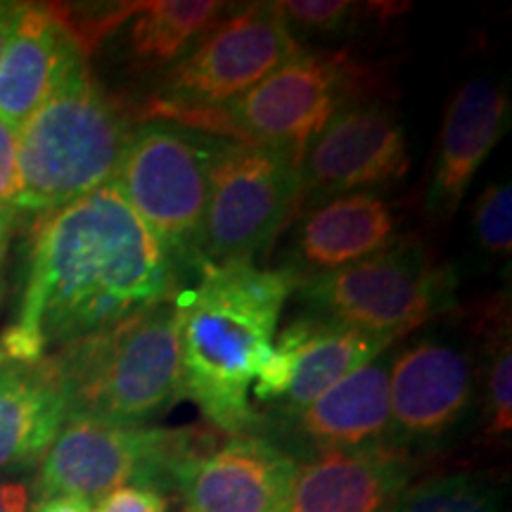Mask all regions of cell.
<instances>
[{
  "label": "cell",
  "mask_w": 512,
  "mask_h": 512,
  "mask_svg": "<svg viewBox=\"0 0 512 512\" xmlns=\"http://www.w3.org/2000/svg\"><path fill=\"white\" fill-rule=\"evenodd\" d=\"M294 41L297 38H335L349 34L363 15L377 5H358L349 0H287L278 3Z\"/></svg>",
  "instance_id": "cell-24"
},
{
  "label": "cell",
  "mask_w": 512,
  "mask_h": 512,
  "mask_svg": "<svg viewBox=\"0 0 512 512\" xmlns=\"http://www.w3.org/2000/svg\"><path fill=\"white\" fill-rule=\"evenodd\" d=\"M178 268L112 183L46 214L0 358L38 363L178 294Z\"/></svg>",
  "instance_id": "cell-1"
},
{
  "label": "cell",
  "mask_w": 512,
  "mask_h": 512,
  "mask_svg": "<svg viewBox=\"0 0 512 512\" xmlns=\"http://www.w3.org/2000/svg\"><path fill=\"white\" fill-rule=\"evenodd\" d=\"M510 124V95L491 76L463 83L448 102L432 159L425 207L437 221H451Z\"/></svg>",
  "instance_id": "cell-14"
},
{
  "label": "cell",
  "mask_w": 512,
  "mask_h": 512,
  "mask_svg": "<svg viewBox=\"0 0 512 512\" xmlns=\"http://www.w3.org/2000/svg\"><path fill=\"white\" fill-rule=\"evenodd\" d=\"M283 268L297 285L368 259L399 242V216L377 192H354L294 216Z\"/></svg>",
  "instance_id": "cell-15"
},
{
  "label": "cell",
  "mask_w": 512,
  "mask_h": 512,
  "mask_svg": "<svg viewBox=\"0 0 512 512\" xmlns=\"http://www.w3.org/2000/svg\"><path fill=\"white\" fill-rule=\"evenodd\" d=\"M297 458L268 434H238L200 453L178 479L185 512H285Z\"/></svg>",
  "instance_id": "cell-13"
},
{
  "label": "cell",
  "mask_w": 512,
  "mask_h": 512,
  "mask_svg": "<svg viewBox=\"0 0 512 512\" xmlns=\"http://www.w3.org/2000/svg\"><path fill=\"white\" fill-rule=\"evenodd\" d=\"M46 358L69 415L145 425L183 396L178 294Z\"/></svg>",
  "instance_id": "cell-4"
},
{
  "label": "cell",
  "mask_w": 512,
  "mask_h": 512,
  "mask_svg": "<svg viewBox=\"0 0 512 512\" xmlns=\"http://www.w3.org/2000/svg\"><path fill=\"white\" fill-rule=\"evenodd\" d=\"M138 121L83 60L17 131L15 207L53 214L112 183Z\"/></svg>",
  "instance_id": "cell-3"
},
{
  "label": "cell",
  "mask_w": 512,
  "mask_h": 512,
  "mask_svg": "<svg viewBox=\"0 0 512 512\" xmlns=\"http://www.w3.org/2000/svg\"><path fill=\"white\" fill-rule=\"evenodd\" d=\"M83 60L86 48L79 31L67 24L60 10L19 5L0 53V119L19 131L57 83Z\"/></svg>",
  "instance_id": "cell-17"
},
{
  "label": "cell",
  "mask_w": 512,
  "mask_h": 512,
  "mask_svg": "<svg viewBox=\"0 0 512 512\" xmlns=\"http://www.w3.org/2000/svg\"><path fill=\"white\" fill-rule=\"evenodd\" d=\"M411 169L399 117L377 98L344 107L306 145L299 164L297 214L354 192H375Z\"/></svg>",
  "instance_id": "cell-12"
},
{
  "label": "cell",
  "mask_w": 512,
  "mask_h": 512,
  "mask_svg": "<svg viewBox=\"0 0 512 512\" xmlns=\"http://www.w3.org/2000/svg\"><path fill=\"white\" fill-rule=\"evenodd\" d=\"M512 347L508 323L498 316L494 339L489 342L484 368V418L486 434L501 439L512 430Z\"/></svg>",
  "instance_id": "cell-23"
},
{
  "label": "cell",
  "mask_w": 512,
  "mask_h": 512,
  "mask_svg": "<svg viewBox=\"0 0 512 512\" xmlns=\"http://www.w3.org/2000/svg\"><path fill=\"white\" fill-rule=\"evenodd\" d=\"M411 477V456L387 444L311 453L297 460L285 512H389Z\"/></svg>",
  "instance_id": "cell-16"
},
{
  "label": "cell",
  "mask_w": 512,
  "mask_h": 512,
  "mask_svg": "<svg viewBox=\"0 0 512 512\" xmlns=\"http://www.w3.org/2000/svg\"><path fill=\"white\" fill-rule=\"evenodd\" d=\"M294 290L297 280L283 268L204 264L195 287L178 292L183 396L200 406L214 430L264 434L266 420L249 392Z\"/></svg>",
  "instance_id": "cell-2"
},
{
  "label": "cell",
  "mask_w": 512,
  "mask_h": 512,
  "mask_svg": "<svg viewBox=\"0 0 512 512\" xmlns=\"http://www.w3.org/2000/svg\"><path fill=\"white\" fill-rule=\"evenodd\" d=\"M216 441V434L202 430H164L69 415L36 467L34 505L55 496L98 503L131 484L164 494L176 489L185 467Z\"/></svg>",
  "instance_id": "cell-5"
},
{
  "label": "cell",
  "mask_w": 512,
  "mask_h": 512,
  "mask_svg": "<svg viewBox=\"0 0 512 512\" xmlns=\"http://www.w3.org/2000/svg\"><path fill=\"white\" fill-rule=\"evenodd\" d=\"M304 316L347 325L387 342L406 337L453 302V273L420 242L399 240L368 259L297 285Z\"/></svg>",
  "instance_id": "cell-9"
},
{
  "label": "cell",
  "mask_w": 512,
  "mask_h": 512,
  "mask_svg": "<svg viewBox=\"0 0 512 512\" xmlns=\"http://www.w3.org/2000/svg\"><path fill=\"white\" fill-rule=\"evenodd\" d=\"M17 192V128L0 119V207H15Z\"/></svg>",
  "instance_id": "cell-27"
},
{
  "label": "cell",
  "mask_w": 512,
  "mask_h": 512,
  "mask_svg": "<svg viewBox=\"0 0 512 512\" xmlns=\"http://www.w3.org/2000/svg\"><path fill=\"white\" fill-rule=\"evenodd\" d=\"M31 512H95V510H93V503L83 501V498L55 496V498H48V501L36 503Z\"/></svg>",
  "instance_id": "cell-29"
},
{
  "label": "cell",
  "mask_w": 512,
  "mask_h": 512,
  "mask_svg": "<svg viewBox=\"0 0 512 512\" xmlns=\"http://www.w3.org/2000/svg\"><path fill=\"white\" fill-rule=\"evenodd\" d=\"M299 159L280 147L221 138L209 169L200 266L256 264L297 216Z\"/></svg>",
  "instance_id": "cell-10"
},
{
  "label": "cell",
  "mask_w": 512,
  "mask_h": 512,
  "mask_svg": "<svg viewBox=\"0 0 512 512\" xmlns=\"http://www.w3.org/2000/svg\"><path fill=\"white\" fill-rule=\"evenodd\" d=\"M219 140L176 121H138L112 178L178 273L200 271L197 245Z\"/></svg>",
  "instance_id": "cell-6"
},
{
  "label": "cell",
  "mask_w": 512,
  "mask_h": 512,
  "mask_svg": "<svg viewBox=\"0 0 512 512\" xmlns=\"http://www.w3.org/2000/svg\"><path fill=\"white\" fill-rule=\"evenodd\" d=\"M19 5L22 3H3V0H0V53H3L5 41H8L12 24H15Z\"/></svg>",
  "instance_id": "cell-30"
},
{
  "label": "cell",
  "mask_w": 512,
  "mask_h": 512,
  "mask_svg": "<svg viewBox=\"0 0 512 512\" xmlns=\"http://www.w3.org/2000/svg\"><path fill=\"white\" fill-rule=\"evenodd\" d=\"M10 207H0V249H3V240H5V230H8V221H10Z\"/></svg>",
  "instance_id": "cell-31"
},
{
  "label": "cell",
  "mask_w": 512,
  "mask_h": 512,
  "mask_svg": "<svg viewBox=\"0 0 512 512\" xmlns=\"http://www.w3.org/2000/svg\"><path fill=\"white\" fill-rule=\"evenodd\" d=\"M233 3L216 0H159L128 5L114 29H124L121 57L138 81H159L169 74L223 17Z\"/></svg>",
  "instance_id": "cell-21"
},
{
  "label": "cell",
  "mask_w": 512,
  "mask_h": 512,
  "mask_svg": "<svg viewBox=\"0 0 512 512\" xmlns=\"http://www.w3.org/2000/svg\"><path fill=\"white\" fill-rule=\"evenodd\" d=\"M34 494L31 484L19 475H0V512H31Z\"/></svg>",
  "instance_id": "cell-28"
},
{
  "label": "cell",
  "mask_w": 512,
  "mask_h": 512,
  "mask_svg": "<svg viewBox=\"0 0 512 512\" xmlns=\"http://www.w3.org/2000/svg\"><path fill=\"white\" fill-rule=\"evenodd\" d=\"M299 50L278 3H249L223 17L181 62L155 83L147 119L200 126L252 91Z\"/></svg>",
  "instance_id": "cell-8"
},
{
  "label": "cell",
  "mask_w": 512,
  "mask_h": 512,
  "mask_svg": "<svg viewBox=\"0 0 512 512\" xmlns=\"http://www.w3.org/2000/svg\"><path fill=\"white\" fill-rule=\"evenodd\" d=\"M475 384V361L458 337L430 332L394 351L387 446L411 456L446 441L470 413Z\"/></svg>",
  "instance_id": "cell-11"
},
{
  "label": "cell",
  "mask_w": 512,
  "mask_h": 512,
  "mask_svg": "<svg viewBox=\"0 0 512 512\" xmlns=\"http://www.w3.org/2000/svg\"><path fill=\"white\" fill-rule=\"evenodd\" d=\"M373 69L347 50L299 48L252 91L195 126L211 136L280 147L302 164L306 145L358 100L375 98Z\"/></svg>",
  "instance_id": "cell-7"
},
{
  "label": "cell",
  "mask_w": 512,
  "mask_h": 512,
  "mask_svg": "<svg viewBox=\"0 0 512 512\" xmlns=\"http://www.w3.org/2000/svg\"><path fill=\"white\" fill-rule=\"evenodd\" d=\"M389 512H505L501 489L475 472H444L408 484Z\"/></svg>",
  "instance_id": "cell-22"
},
{
  "label": "cell",
  "mask_w": 512,
  "mask_h": 512,
  "mask_svg": "<svg viewBox=\"0 0 512 512\" xmlns=\"http://www.w3.org/2000/svg\"><path fill=\"white\" fill-rule=\"evenodd\" d=\"M389 370L392 349L344 377L294 418L273 422L283 427L292 456L299 460L335 448L387 444Z\"/></svg>",
  "instance_id": "cell-18"
},
{
  "label": "cell",
  "mask_w": 512,
  "mask_h": 512,
  "mask_svg": "<svg viewBox=\"0 0 512 512\" xmlns=\"http://www.w3.org/2000/svg\"><path fill=\"white\" fill-rule=\"evenodd\" d=\"M275 339L292 351L290 387L283 399L275 403V422L302 413L337 382L394 347L382 337L347 325L325 323L304 313L275 332Z\"/></svg>",
  "instance_id": "cell-20"
},
{
  "label": "cell",
  "mask_w": 512,
  "mask_h": 512,
  "mask_svg": "<svg viewBox=\"0 0 512 512\" xmlns=\"http://www.w3.org/2000/svg\"><path fill=\"white\" fill-rule=\"evenodd\" d=\"M67 418V394L48 358H0V475L38 467Z\"/></svg>",
  "instance_id": "cell-19"
},
{
  "label": "cell",
  "mask_w": 512,
  "mask_h": 512,
  "mask_svg": "<svg viewBox=\"0 0 512 512\" xmlns=\"http://www.w3.org/2000/svg\"><path fill=\"white\" fill-rule=\"evenodd\" d=\"M95 512H166V496L150 486H121L98 501Z\"/></svg>",
  "instance_id": "cell-26"
},
{
  "label": "cell",
  "mask_w": 512,
  "mask_h": 512,
  "mask_svg": "<svg viewBox=\"0 0 512 512\" xmlns=\"http://www.w3.org/2000/svg\"><path fill=\"white\" fill-rule=\"evenodd\" d=\"M472 230L484 254L494 259H510L512 252V185L491 183L477 197L472 209Z\"/></svg>",
  "instance_id": "cell-25"
}]
</instances>
